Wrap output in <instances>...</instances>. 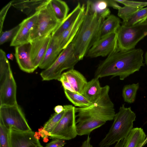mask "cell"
I'll use <instances>...</instances> for the list:
<instances>
[{
	"instance_id": "9a60e30c",
	"label": "cell",
	"mask_w": 147,
	"mask_h": 147,
	"mask_svg": "<svg viewBox=\"0 0 147 147\" xmlns=\"http://www.w3.org/2000/svg\"><path fill=\"white\" fill-rule=\"evenodd\" d=\"M51 34L36 39L30 42V56L34 67H39L48 47L51 39Z\"/></svg>"
},
{
	"instance_id": "cb8c5ba5",
	"label": "cell",
	"mask_w": 147,
	"mask_h": 147,
	"mask_svg": "<svg viewBox=\"0 0 147 147\" xmlns=\"http://www.w3.org/2000/svg\"><path fill=\"white\" fill-rule=\"evenodd\" d=\"M103 22L100 30V38L110 34L117 32L120 26V19L113 15H110Z\"/></svg>"
},
{
	"instance_id": "1f68e13d",
	"label": "cell",
	"mask_w": 147,
	"mask_h": 147,
	"mask_svg": "<svg viewBox=\"0 0 147 147\" xmlns=\"http://www.w3.org/2000/svg\"><path fill=\"white\" fill-rule=\"evenodd\" d=\"M20 27L19 24L8 30L0 33V45L13 40L16 35Z\"/></svg>"
},
{
	"instance_id": "7402d4cb",
	"label": "cell",
	"mask_w": 147,
	"mask_h": 147,
	"mask_svg": "<svg viewBox=\"0 0 147 147\" xmlns=\"http://www.w3.org/2000/svg\"><path fill=\"white\" fill-rule=\"evenodd\" d=\"M76 131L77 135H89L94 129L104 125L105 122L86 119L77 120Z\"/></svg>"
},
{
	"instance_id": "d590c367",
	"label": "cell",
	"mask_w": 147,
	"mask_h": 147,
	"mask_svg": "<svg viewBox=\"0 0 147 147\" xmlns=\"http://www.w3.org/2000/svg\"><path fill=\"white\" fill-rule=\"evenodd\" d=\"M58 81L60 82L62 84L64 90H66L72 92H75L72 88L70 83L63 75L62 74Z\"/></svg>"
},
{
	"instance_id": "e575fe53",
	"label": "cell",
	"mask_w": 147,
	"mask_h": 147,
	"mask_svg": "<svg viewBox=\"0 0 147 147\" xmlns=\"http://www.w3.org/2000/svg\"><path fill=\"white\" fill-rule=\"evenodd\" d=\"M11 6V1L4 7L1 10L0 12V33L2 31L3 24L7 12Z\"/></svg>"
},
{
	"instance_id": "4fadbf2b",
	"label": "cell",
	"mask_w": 147,
	"mask_h": 147,
	"mask_svg": "<svg viewBox=\"0 0 147 147\" xmlns=\"http://www.w3.org/2000/svg\"><path fill=\"white\" fill-rule=\"evenodd\" d=\"M37 13L23 20L19 24L20 27L16 36L11 41L10 46L16 47L28 42L31 31L37 20Z\"/></svg>"
},
{
	"instance_id": "4316f807",
	"label": "cell",
	"mask_w": 147,
	"mask_h": 147,
	"mask_svg": "<svg viewBox=\"0 0 147 147\" xmlns=\"http://www.w3.org/2000/svg\"><path fill=\"white\" fill-rule=\"evenodd\" d=\"M139 87L138 82L125 85L122 91V96L124 102L129 103L134 102Z\"/></svg>"
},
{
	"instance_id": "30bf717a",
	"label": "cell",
	"mask_w": 147,
	"mask_h": 147,
	"mask_svg": "<svg viewBox=\"0 0 147 147\" xmlns=\"http://www.w3.org/2000/svg\"><path fill=\"white\" fill-rule=\"evenodd\" d=\"M0 124L9 130L23 131L32 130L18 105L0 106Z\"/></svg>"
},
{
	"instance_id": "74e56055",
	"label": "cell",
	"mask_w": 147,
	"mask_h": 147,
	"mask_svg": "<svg viewBox=\"0 0 147 147\" xmlns=\"http://www.w3.org/2000/svg\"><path fill=\"white\" fill-rule=\"evenodd\" d=\"M107 2L108 7L109 6L113 8L114 9H119L121 7L117 2L114 0H106Z\"/></svg>"
},
{
	"instance_id": "f546056e",
	"label": "cell",
	"mask_w": 147,
	"mask_h": 147,
	"mask_svg": "<svg viewBox=\"0 0 147 147\" xmlns=\"http://www.w3.org/2000/svg\"><path fill=\"white\" fill-rule=\"evenodd\" d=\"M65 112V111L64 110L60 113H55L53 114L44 124L43 129L50 135L63 117Z\"/></svg>"
},
{
	"instance_id": "83f0119b",
	"label": "cell",
	"mask_w": 147,
	"mask_h": 147,
	"mask_svg": "<svg viewBox=\"0 0 147 147\" xmlns=\"http://www.w3.org/2000/svg\"><path fill=\"white\" fill-rule=\"evenodd\" d=\"M147 20V7H146L143 8L137 11L126 22H122L121 25L125 27H129Z\"/></svg>"
},
{
	"instance_id": "9c48e42d",
	"label": "cell",
	"mask_w": 147,
	"mask_h": 147,
	"mask_svg": "<svg viewBox=\"0 0 147 147\" xmlns=\"http://www.w3.org/2000/svg\"><path fill=\"white\" fill-rule=\"evenodd\" d=\"M63 107L65 113L50 134L51 138L69 140L77 135L76 107L71 105H64Z\"/></svg>"
},
{
	"instance_id": "44dd1931",
	"label": "cell",
	"mask_w": 147,
	"mask_h": 147,
	"mask_svg": "<svg viewBox=\"0 0 147 147\" xmlns=\"http://www.w3.org/2000/svg\"><path fill=\"white\" fill-rule=\"evenodd\" d=\"M125 139L123 147H142L147 143V136L141 127L133 128Z\"/></svg>"
},
{
	"instance_id": "836d02e7",
	"label": "cell",
	"mask_w": 147,
	"mask_h": 147,
	"mask_svg": "<svg viewBox=\"0 0 147 147\" xmlns=\"http://www.w3.org/2000/svg\"><path fill=\"white\" fill-rule=\"evenodd\" d=\"M117 2L119 3L124 5L134 7L143 8L147 6V2L138 1L125 0H115Z\"/></svg>"
},
{
	"instance_id": "6da1fadb",
	"label": "cell",
	"mask_w": 147,
	"mask_h": 147,
	"mask_svg": "<svg viewBox=\"0 0 147 147\" xmlns=\"http://www.w3.org/2000/svg\"><path fill=\"white\" fill-rule=\"evenodd\" d=\"M143 54L140 48L123 51L118 47L98 65L94 77L118 76L123 80L144 66Z\"/></svg>"
},
{
	"instance_id": "2e32d148",
	"label": "cell",
	"mask_w": 147,
	"mask_h": 147,
	"mask_svg": "<svg viewBox=\"0 0 147 147\" xmlns=\"http://www.w3.org/2000/svg\"><path fill=\"white\" fill-rule=\"evenodd\" d=\"M85 11L81 14L76 21L68 28L59 36L55 38L61 51L72 42L83 20Z\"/></svg>"
},
{
	"instance_id": "484cf974",
	"label": "cell",
	"mask_w": 147,
	"mask_h": 147,
	"mask_svg": "<svg viewBox=\"0 0 147 147\" xmlns=\"http://www.w3.org/2000/svg\"><path fill=\"white\" fill-rule=\"evenodd\" d=\"M64 91L67 98L75 106L85 107L90 106L92 103L82 94L66 90H64Z\"/></svg>"
},
{
	"instance_id": "603a6c76",
	"label": "cell",
	"mask_w": 147,
	"mask_h": 147,
	"mask_svg": "<svg viewBox=\"0 0 147 147\" xmlns=\"http://www.w3.org/2000/svg\"><path fill=\"white\" fill-rule=\"evenodd\" d=\"M99 79L94 77L88 82L83 91L82 95L92 103L98 98L102 90Z\"/></svg>"
},
{
	"instance_id": "5bb4252c",
	"label": "cell",
	"mask_w": 147,
	"mask_h": 147,
	"mask_svg": "<svg viewBox=\"0 0 147 147\" xmlns=\"http://www.w3.org/2000/svg\"><path fill=\"white\" fill-rule=\"evenodd\" d=\"M31 43L29 42L15 47V56L20 69L29 73L36 69L32 63L31 56Z\"/></svg>"
},
{
	"instance_id": "ab89813d",
	"label": "cell",
	"mask_w": 147,
	"mask_h": 147,
	"mask_svg": "<svg viewBox=\"0 0 147 147\" xmlns=\"http://www.w3.org/2000/svg\"><path fill=\"white\" fill-rule=\"evenodd\" d=\"M54 110L55 113H59L63 111L64 109L63 106L61 105H58L54 107Z\"/></svg>"
},
{
	"instance_id": "7c38bea8",
	"label": "cell",
	"mask_w": 147,
	"mask_h": 147,
	"mask_svg": "<svg viewBox=\"0 0 147 147\" xmlns=\"http://www.w3.org/2000/svg\"><path fill=\"white\" fill-rule=\"evenodd\" d=\"M9 135L11 147H29L40 144L35 133L32 130L23 131L10 129Z\"/></svg>"
},
{
	"instance_id": "7bdbcfd3",
	"label": "cell",
	"mask_w": 147,
	"mask_h": 147,
	"mask_svg": "<svg viewBox=\"0 0 147 147\" xmlns=\"http://www.w3.org/2000/svg\"><path fill=\"white\" fill-rule=\"evenodd\" d=\"M29 147H43L40 144H34L30 146Z\"/></svg>"
},
{
	"instance_id": "ac0fdd59",
	"label": "cell",
	"mask_w": 147,
	"mask_h": 147,
	"mask_svg": "<svg viewBox=\"0 0 147 147\" xmlns=\"http://www.w3.org/2000/svg\"><path fill=\"white\" fill-rule=\"evenodd\" d=\"M48 0H13L11 6L23 12L28 17L37 13Z\"/></svg>"
},
{
	"instance_id": "5b68a950",
	"label": "cell",
	"mask_w": 147,
	"mask_h": 147,
	"mask_svg": "<svg viewBox=\"0 0 147 147\" xmlns=\"http://www.w3.org/2000/svg\"><path fill=\"white\" fill-rule=\"evenodd\" d=\"M17 86L5 52L0 49V106L18 105Z\"/></svg>"
},
{
	"instance_id": "60d3db41",
	"label": "cell",
	"mask_w": 147,
	"mask_h": 147,
	"mask_svg": "<svg viewBox=\"0 0 147 147\" xmlns=\"http://www.w3.org/2000/svg\"><path fill=\"white\" fill-rule=\"evenodd\" d=\"M125 138L117 142L114 147H123L124 144Z\"/></svg>"
},
{
	"instance_id": "f35d334b",
	"label": "cell",
	"mask_w": 147,
	"mask_h": 147,
	"mask_svg": "<svg viewBox=\"0 0 147 147\" xmlns=\"http://www.w3.org/2000/svg\"><path fill=\"white\" fill-rule=\"evenodd\" d=\"M91 138L88 135L86 139L82 143L81 147H93L91 143Z\"/></svg>"
},
{
	"instance_id": "8fae6325",
	"label": "cell",
	"mask_w": 147,
	"mask_h": 147,
	"mask_svg": "<svg viewBox=\"0 0 147 147\" xmlns=\"http://www.w3.org/2000/svg\"><path fill=\"white\" fill-rule=\"evenodd\" d=\"M117 32L100 38L88 50L86 56L91 58L108 56L117 47Z\"/></svg>"
},
{
	"instance_id": "8d00e7d4",
	"label": "cell",
	"mask_w": 147,
	"mask_h": 147,
	"mask_svg": "<svg viewBox=\"0 0 147 147\" xmlns=\"http://www.w3.org/2000/svg\"><path fill=\"white\" fill-rule=\"evenodd\" d=\"M66 144L65 140L55 139L47 144L45 147H62Z\"/></svg>"
},
{
	"instance_id": "277c9868",
	"label": "cell",
	"mask_w": 147,
	"mask_h": 147,
	"mask_svg": "<svg viewBox=\"0 0 147 147\" xmlns=\"http://www.w3.org/2000/svg\"><path fill=\"white\" fill-rule=\"evenodd\" d=\"M136 117L131 107H126L125 104H122L115 114L108 132L100 142L99 147H109L125 138L133 128Z\"/></svg>"
},
{
	"instance_id": "52a82bcc",
	"label": "cell",
	"mask_w": 147,
	"mask_h": 147,
	"mask_svg": "<svg viewBox=\"0 0 147 147\" xmlns=\"http://www.w3.org/2000/svg\"><path fill=\"white\" fill-rule=\"evenodd\" d=\"M79 60L76 57L72 43L63 50L54 63L42 71L40 76L43 81L58 80L65 70L72 69Z\"/></svg>"
},
{
	"instance_id": "ffe728a7",
	"label": "cell",
	"mask_w": 147,
	"mask_h": 147,
	"mask_svg": "<svg viewBox=\"0 0 147 147\" xmlns=\"http://www.w3.org/2000/svg\"><path fill=\"white\" fill-rule=\"evenodd\" d=\"M61 51L57 38L52 37L48 47L39 67V68L44 70L50 67L55 61Z\"/></svg>"
},
{
	"instance_id": "e0dca14e",
	"label": "cell",
	"mask_w": 147,
	"mask_h": 147,
	"mask_svg": "<svg viewBox=\"0 0 147 147\" xmlns=\"http://www.w3.org/2000/svg\"><path fill=\"white\" fill-rule=\"evenodd\" d=\"M84 4L81 5L78 3L76 7L61 22L51 34L52 37L57 38L68 28L77 20L81 14L85 10Z\"/></svg>"
},
{
	"instance_id": "d4e9b609",
	"label": "cell",
	"mask_w": 147,
	"mask_h": 147,
	"mask_svg": "<svg viewBox=\"0 0 147 147\" xmlns=\"http://www.w3.org/2000/svg\"><path fill=\"white\" fill-rule=\"evenodd\" d=\"M50 3L57 19L61 22L68 15L69 10L68 5L61 0H50Z\"/></svg>"
},
{
	"instance_id": "8992f818",
	"label": "cell",
	"mask_w": 147,
	"mask_h": 147,
	"mask_svg": "<svg viewBox=\"0 0 147 147\" xmlns=\"http://www.w3.org/2000/svg\"><path fill=\"white\" fill-rule=\"evenodd\" d=\"M48 0L37 12L38 17L31 31L29 42L52 34L61 23L56 18Z\"/></svg>"
},
{
	"instance_id": "3957f363",
	"label": "cell",
	"mask_w": 147,
	"mask_h": 147,
	"mask_svg": "<svg viewBox=\"0 0 147 147\" xmlns=\"http://www.w3.org/2000/svg\"><path fill=\"white\" fill-rule=\"evenodd\" d=\"M110 89L108 85L102 87L99 96L90 106L76 108L77 120L89 119L106 123L113 120L116 113L109 94Z\"/></svg>"
},
{
	"instance_id": "ee69618b",
	"label": "cell",
	"mask_w": 147,
	"mask_h": 147,
	"mask_svg": "<svg viewBox=\"0 0 147 147\" xmlns=\"http://www.w3.org/2000/svg\"><path fill=\"white\" fill-rule=\"evenodd\" d=\"M144 57L145 64L147 66V51Z\"/></svg>"
},
{
	"instance_id": "4dcf8cb0",
	"label": "cell",
	"mask_w": 147,
	"mask_h": 147,
	"mask_svg": "<svg viewBox=\"0 0 147 147\" xmlns=\"http://www.w3.org/2000/svg\"><path fill=\"white\" fill-rule=\"evenodd\" d=\"M141 9L124 6L118 9V15L123 20V22H126L134 13Z\"/></svg>"
},
{
	"instance_id": "7a4b0ae2",
	"label": "cell",
	"mask_w": 147,
	"mask_h": 147,
	"mask_svg": "<svg viewBox=\"0 0 147 147\" xmlns=\"http://www.w3.org/2000/svg\"><path fill=\"white\" fill-rule=\"evenodd\" d=\"M105 19L96 12L92 1H87L84 19L71 42L75 54L79 61L86 56L88 50L100 39L101 27Z\"/></svg>"
},
{
	"instance_id": "b9f144b4",
	"label": "cell",
	"mask_w": 147,
	"mask_h": 147,
	"mask_svg": "<svg viewBox=\"0 0 147 147\" xmlns=\"http://www.w3.org/2000/svg\"><path fill=\"white\" fill-rule=\"evenodd\" d=\"M6 56L7 58L11 60H13L14 58L13 55L11 53H8Z\"/></svg>"
},
{
	"instance_id": "f1b7e54d",
	"label": "cell",
	"mask_w": 147,
	"mask_h": 147,
	"mask_svg": "<svg viewBox=\"0 0 147 147\" xmlns=\"http://www.w3.org/2000/svg\"><path fill=\"white\" fill-rule=\"evenodd\" d=\"M92 3L94 9L100 16L105 19L110 15V11L106 0L92 1Z\"/></svg>"
},
{
	"instance_id": "d6986e66",
	"label": "cell",
	"mask_w": 147,
	"mask_h": 147,
	"mask_svg": "<svg viewBox=\"0 0 147 147\" xmlns=\"http://www.w3.org/2000/svg\"><path fill=\"white\" fill-rule=\"evenodd\" d=\"M62 74L69 82L75 92L82 95L84 88L88 82L83 75L74 68L70 69Z\"/></svg>"
},
{
	"instance_id": "d6a6232c",
	"label": "cell",
	"mask_w": 147,
	"mask_h": 147,
	"mask_svg": "<svg viewBox=\"0 0 147 147\" xmlns=\"http://www.w3.org/2000/svg\"><path fill=\"white\" fill-rule=\"evenodd\" d=\"M9 129L0 124V147H11Z\"/></svg>"
},
{
	"instance_id": "ba28073f",
	"label": "cell",
	"mask_w": 147,
	"mask_h": 147,
	"mask_svg": "<svg viewBox=\"0 0 147 147\" xmlns=\"http://www.w3.org/2000/svg\"><path fill=\"white\" fill-rule=\"evenodd\" d=\"M117 33L118 46L120 50L134 49L138 42L147 35V20L129 27L121 25Z\"/></svg>"
}]
</instances>
